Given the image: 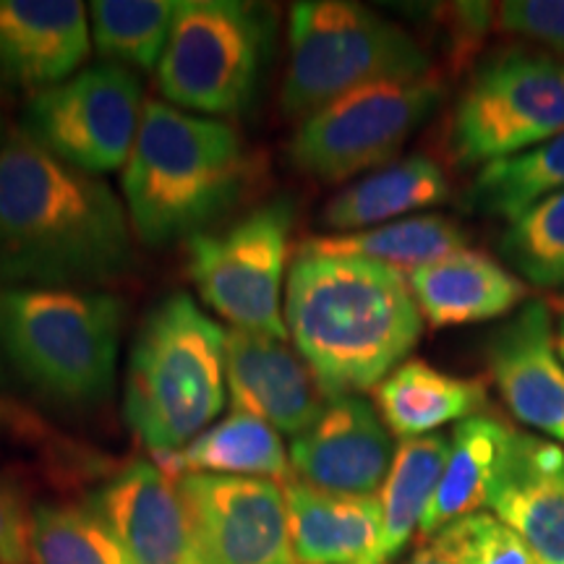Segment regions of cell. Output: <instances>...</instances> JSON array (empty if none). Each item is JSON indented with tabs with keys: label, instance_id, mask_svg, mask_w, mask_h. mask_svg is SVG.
Listing matches in <instances>:
<instances>
[{
	"label": "cell",
	"instance_id": "1",
	"mask_svg": "<svg viewBox=\"0 0 564 564\" xmlns=\"http://www.w3.org/2000/svg\"><path fill=\"white\" fill-rule=\"evenodd\" d=\"M131 264V223L118 194L13 126L0 144V288L84 291Z\"/></svg>",
	"mask_w": 564,
	"mask_h": 564
},
{
	"label": "cell",
	"instance_id": "2",
	"mask_svg": "<svg viewBox=\"0 0 564 564\" xmlns=\"http://www.w3.org/2000/svg\"><path fill=\"white\" fill-rule=\"evenodd\" d=\"M285 324L324 398L335 400L382 384L419 343L423 316L403 272L299 251L288 274Z\"/></svg>",
	"mask_w": 564,
	"mask_h": 564
},
{
	"label": "cell",
	"instance_id": "3",
	"mask_svg": "<svg viewBox=\"0 0 564 564\" xmlns=\"http://www.w3.org/2000/svg\"><path fill=\"white\" fill-rule=\"evenodd\" d=\"M249 175V150L230 123L147 102L123 167L131 230L152 249L194 238L238 202Z\"/></svg>",
	"mask_w": 564,
	"mask_h": 564
},
{
	"label": "cell",
	"instance_id": "4",
	"mask_svg": "<svg viewBox=\"0 0 564 564\" xmlns=\"http://www.w3.org/2000/svg\"><path fill=\"white\" fill-rule=\"evenodd\" d=\"M126 303L76 288H0V379L53 408L112 394Z\"/></svg>",
	"mask_w": 564,
	"mask_h": 564
},
{
	"label": "cell",
	"instance_id": "5",
	"mask_svg": "<svg viewBox=\"0 0 564 564\" xmlns=\"http://www.w3.org/2000/svg\"><path fill=\"white\" fill-rule=\"evenodd\" d=\"M228 333L192 301H160L133 337L123 382V419L150 453L175 455L225 405Z\"/></svg>",
	"mask_w": 564,
	"mask_h": 564
},
{
	"label": "cell",
	"instance_id": "6",
	"mask_svg": "<svg viewBox=\"0 0 564 564\" xmlns=\"http://www.w3.org/2000/svg\"><path fill=\"white\" fill-rule=\"evenodd\" d=\"M288 40L280 108L293 121H306L352 89L432 74V61L413 34L350 0L295 3Z\"/></svg>",
	"mask_w": 564,
	"mask_h": 564
},
{
	"label": "cell",
	"instance_id": "7",
	"mask_svg": "<svg viewBox=\"0 0 564 564\" xmlns=\"http://www.w3.org/2000/svg\"><path fill=\"white\" fill-rule=\"evenodd\" d=\"M272 13L241 0H181L158 66L167 102L236 116L253 102L272 45Z\"/></svg>",
	"mask_w": 564,
	"mask_h": 564
},
{
	"label": "cell",
	"instance_id": "8",
	"mask_svg": "<svg viewBox=\"0 0 564 564\" xmlns=\"http://www.w3.org/2000/svg\"><path fill=\"white\" fill-rule=\"evenodd\" d=\"M564 131V61L549 53L491 55L463 89L449 123L460 165H491Z\"/></svg>",
	"mask_w": 564,
	"mask_h": 564
},
{
	"label": "cell",
	"instance_id": "9",
	"mask_svg": "<svg viewBox=\"0 0 564 564\" xmlns=\"http://www.w3.org/2000/svg\"><path fill=\"white\" fill-rule=\"evenodd\" d=\"M293 220V202L280 196L223 230L188 238V274L196 291L232 329L288 340L280 303Z\"/></svg>",
	"mask_w": 564,
	"mask_h": 564
},
{
	"label": "cell",
	"instance_id": "10",
	"mask_svg": "<svg viewBox=\"0 0 564 564\" xmlns=\"http://www.w3.org/2000/svg\"><path fill=\"white\" fill-rule=\"evenodd\" d=\"M442 95L444 84L434 74L352 89L299 123L291 139L293 165L322 183L390 165Z\"/></svg>",
	"mask_w": 564,
	"mask_h": 564
},
{
	"label": "cell",
	"instance_id": "11",
	"mask_svg": "<svg viewBox=\"0 0 564 564\" xmlns=\"http://www.w3.org/2000/svg\"><path fill=\"white\" fill-rule=\"evenodd\" d=\"M144 108L141 84L131 68L97 63L30 97L19 129L68 167L102 175L126 167Z\"/></svg>",
	"mask_w": 564,
	"mask_h": 564
},
{
	"label": "cell",
	"instance_id": "12",
	"mask_svg": "<svg viewBox=\"0 0 564 564\" xmlns=\"http://www.w3.org/2000/svg\"><path fill=\"white\" fill-rule=\"evenodd\" d=\"M178 491L202 564H295L278 481L188 474L178 478Z\"/></svg>",
	"mask_w": 564,
	"mask_h": 564
},
{
	"label": "cell",
	"instance_id": "13",
	"mask_svg": "<svg viewBox=\"0 0 564 564\" xmlns=\"http://www.w3.org/2000/svg\"><path fill=\"white\" fill-rule=\"evenodd\" d=\"M392 460L390 429L361 394L329 400L319 419L291 444L295 481L345 497H377Z\"/></svg>",
	"mask_w": 564,
	"mask_h": 564
},
{
	"label": "cell",
	"instance_id": "14",
	"mask_svg": "<svg viewBox=\"0 0 564 564\" xmlns=\"http://www.w3.org/2000/svg\"><path fill=\"white\" fill-rule=\"evenodd\" d=\"M87 505L133 564H202L178 484L154 463L123 465Z\"/></svg>",
	"mask_w": 564,
	"mask_h": 564
},
{
	"label": "cell",
	"instance_id": "15",
	"mask_svg": "<svg viewBox=\"0 0 564 564\" xmlns=\"http://www.w3.org/2000/svg\"><path fill=\"white\" fill-rule=\"evenodd\" d=\"M89 37L79 0H0V91L34 97L68 82Z\"/></svg>",
	"mask_w": 564,
	"mask_h": 564
},
{
	"label": "cell",
	"instance_id": "16",
	"mask_svg": "<svg viewBox=\"0 0 564 564\" xmlns=\"http://www.w3.org/2000/svg\"><path fill=\"white\" fill-rule=\"evenodd\" d=\"M486 361L514 419L564 442V366L544 303L531 301L518 308L489 337Z\"/></svg>",
	"mask_w": 564,
	"mask_h": 564
},
{
	"label": "cell",
	"instance_id": "17",
	"mask_svg": "<svg viewBox=\"0 0 564 564\" xmlns=\"http://www.w3.org/2000/svg\"><path fill=\"white\" fill-rule=\"evenodd\" d=\"M225 382L232 413L270 423L280 434L299 436L324 411V392L299 350L278 337L228 329Z\"/></svg>",
	"mask_w": 564,
	"mask_h": 564
},
{
	"label": "cell",
	"instance_id": "18",
	"mask_svg": "<svg viewBox=\"0 0 564 564\" xmlns=\"http://www.w3.org/2000/svg\"><path fill=\"white\" fill-rule=\"evenodd\" d=\"M489 507L531 546L541 564H564V449L560 444L518 432Z\"/></svg>",
	"mask_w": 564,
	"mask_h": 564
},
{
	"label": "cell",
	"instance_id": "19",
	"mask_svg": "<svg viewBox=\"0 0 564 564\" xmlns=\"http://www.w3.org/2000/svg\"><path fill=\"white\" fill-rule=\"evenodd\" d=\"M285 499L295 564H379V497H345L291 478Z\"/></svg>",
	"mask_w": 564,
	"mask_h": 564
},
{
	"label": "cell",
	"instance_id": "20",
	"mask_svg": "<svg viewBox=\"0 0 564 564\" xmlns=\"http://www.w3.org/2000/svg\"><path fill=\"white\" fill-rule=\"evenodd\" d=\"M419 312L432 327L489 322L510 314L525 299V285L481 251H455L408 272Z\"/></svg>",
	"mask_w": 564,
	"mask_h": 564
},
{
	"label": "cell",
	"instance_id": "21",
	"mask_svg": "<svg viewBox=\"0 0 564 564\" xmlns=\"http://www.w3.org/2000/svg\"><path fill=\"white\" fill-rule=\"evenodd\" d=\"M514 432L494 415H474L455 426L442 481L421 520V539L429 541L444 525L489 507L514 447Z\"/></svg>",
	"mask_w": 564,
	"mask_h": 564
},
{
	"label": "cell",
	"instance_id": "22",
	"mask_svg": "<svg viewBox=\"0 0 564 564\" xmlns=\"http://www.w3.org/2000/svg\"><path fill=\"white\" fill-rule=\"evenodd\" d=\"M377 405L392 434L419 440L453 421L481 415L489 394L481 379L453 377L413 358L377 387Z\"/></svg>",
	"mask_w": 564,
	"mask_h": 564
},
{
	"label": "cell",
	"instance_id": "23",
	"mask_svg": "<svg viewBox=\"0 0 564 564\" xmlns=\"http://www.w3.org/2000/svg\"><path fill=\"white\" fill-rule=\"evenodd\" d=\"M449 181L440 162L426 154L390 162L350 183L322 209V225L329 230H369L394 217L447 202Z\"/></svg>",
	"mask_w": 564,
	"mask_h": 564
},
{
	"label": "cell",
	"instance_id": "24",
	"mask_svg": "<svg viewBox=\"0 0 564 564\" xmlns=\"http://www.w3.org/2000/svg\"><path fill=\"white\" fill-rule=\"evenodd\" d=\"M158 468L171 478L188 474L241 476L291 481V455L280 440L278 429L246 413H230L228 419L196 436L175 455H158Z\"/></svg>",
	"mask_w": 564,
	"mask_h": 564
},
{
	"label": "cell",
	"instance_id": "25",
	"mask_svg": "<svg viewBox=\"0 0 564 564\" xmlns=\"http://www.w3.org/2000/svg\"><path fill=\"white\" fill-rule=\"evenodd\" d=\"M463 249V228L442 215H413L369 230L308 238L299 246V251L308 253L369 259V262L392 267L403 274L440 262V259Z\"/></svg>",
	"mask_w": 564,
	"mask_h": 564
},
{
	"label": "cell",
	"instance_id": "26",
	"mask_svg": "<svg viewBox=\"0 0 564 564\" xmlns=\"http://www.w3.org/2000/svg\"><path fill=\"white\" fill-rule=\"evenodd\" d=\"M447 455L449 440L444 434L403 440L394 449L392 468L379 491V505H382L379 564H390L421 528L423 514L442 481Z\"/></svg>",
	"mask_w": 564,
	"mask_h": 564
},
{
	"label": "cell",
	"instance_id": "27",
	"mask_svg": "<svg viewBox=\"0 0 564 564\" xmlns=\"http://www.w3.org/2000/svg\"><path fill=\"white\" fill-rule=\"evenodd\" d=\"M560 192H564V131L523 154L484 165L465 194V204L510 223L535 202Z\"/></svg>",
	"mask_w": 564,
	"mask_h": 564
},
{
	"label": "cell",
	"instance_id": "28",
	"mask_svg": "<svg viewBox=\"0 0 564 564\" xmlns=\"http://www.w3.org/2000/svg\"><path fill=\"white\" fill-rule=\"evenodd\" d=\"M178 3L173 0H95L89 34L102 63L141 70L160 66Z\"/></svg>",
	"mask_w": 564,
	"mask_h": 564
},
{
	"label": "cell",
	"instance_id": "29",
	"mask_svg": "<svg viewBox=\"0 0 564 564\" xmlns=\"http://www.w3.org/2000/svg\"><path fill=\"white\" fill-rule=\"evenodd\" d=\"M32 564H133L89 505H37L30 514Z\"/></svg>",
	"mask_w": 564,
	"mask_h": 564
},
{
	"label": "cell",
	"instance_id": "30",
	"mask_svg": "<svg viewBox=\"0 0 564 564\" xmlns=\"http://www.w3.org/2000/svg\"><path fill=\"white\" fill-rule=\"evenodd\" d=\"M499 251L531 285L564 291V192L535 202L510 220Z\"/></svg>",
	"mask_w": 564,
	"mask_h": 564
},
{
	"label": "cell",
	"instance_id": "31",
	"mask_svg": "<svg viewBox=\"0 0 564 564\" xmlns=\"http://www.w3.org/2000/svg\"><path fill=\"white\" fill-rule=\"evenodd\" d=\"M447 564H541L531 546L497 514L474 512L426 541Z\"/></svg>",
	"mask_w": 564,
	"mask_h": 564
},
{
	"label": "cell",
	"instance_id": "32",
	"mask_svg": "<svg viewBox=\"0 0 564 564\" xmlns=\"http://www.w3.org/2000/svg\"><path fill=\"white\" fill-rule=\"evenodd\" d=\"M489 30H502L531 40L549 51L564 53V0H507L486 3Z\"/></svg>",
	"mask_w": 564,
	"mask_h": 564
},
{
	"label": "cell",
	"instance_id": "33",
	"mask_svg": "<svg viewBox=\"0 0 564 564\" xmlns=\"http://www.w3.org/2000/svg\"><path fill=\"white\" fill-rule=\"evenodd\" d=\"M0 560L3 564H32L30 514L9 478L0 476Z\"/></svg>",
	"mask_w": 564,
	"mask_h": 564
},
{
	"label": "cell",
	"instance_id": "34",
	"mask_svg": "<svg viewBox=\"0 0 564 564\" xmlns=\"http://www.w3.org/2000/svg\"><path fill=\"white\" fill-rule=\"evenodd\" d=\"M403 564H447V562H444L442 556L436 554L432 546H423V549H419V552H415V554L408 556V560H405Z\"/></svg>",
	"mask_w": 564,
	"mask_h": 564
},
{
	"label": "cell",
	"instance_id": "35",
	"mask_svg": "<svg viewBox=\"0 0 564 564\" xmlns=\"http://www.w3.org/2000/svg\"><path fill=\"white\" fill-rule=\"evenodd\" d=\"M560 345H556V348H560V352H562V358H564V316H562V322H560V340H556Z\"/></svg>",
	"mask_w": 564,
	"mask_h": 564
},
{
	"label": "cell",
	"instance_id": "36",
	"mask_svg": "<svg viewBox=\"0 0 564 564\" xmlns=\"http://www.w3.org/2000/svg\"><path fill=\"white\" fill-rule=\"evenodd\" d=\"M6 419H9V415H6V405H3V403H0V429H3V426H6Z\"/></svg>",
	"mask_w": 564,
	"mask_h": 564
},
{
	"label": "cell",
	"instance_id": "37",
	"mask_svg": "<svg viewBox=\"0 0 564 564\" xmlns=\"http://www.w3.org/2000/svg\"><path fill=\"white\" fill-rule=\"evenodd\" d=\"M3 139H6L3 137V118H0V144H3Z\"/></svg>",
	"mask_w": 564,
	"mask_h": 564
},
{
	"label": "cell",
	"instance_id": "38",
	"mask_svg": "<svg viewBox=\"0 0 564 564\" xmlns=\"http://www.w3.org/2000/svg\"><path fill=\"white\" fill-rule=\"evenodd\" d=\"M0 564H3V560H0Z\"/></svg>",
	"mask_w": 564,
	"mask_h": 564
}]
</instances>
